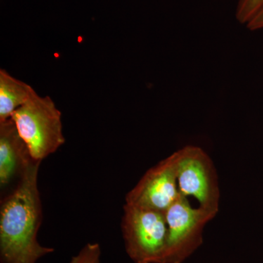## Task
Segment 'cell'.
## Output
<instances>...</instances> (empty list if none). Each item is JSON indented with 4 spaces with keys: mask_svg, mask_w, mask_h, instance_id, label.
I'll return each instance as SVG.
<instances>
[{
    "mask_svg": "<svg viewBox=\"0 0 263 263\" xmlns=\"http://www.w3.org/2000/svg\"><path fill=\"white\" fill-rule=\"evenodd\" d=\"M41 163L32 162L1 203L0 263H37L54 252L52 247L41 245L37 238L43 219L38 188Z\"/></svg>",
    "mask_w": 263,
    "mask_h": 263,
    "instance_id": "obj_1",
    "label": "cell"
},
{
    "mask_svg": "<svg viewBox=\"0 0 263 263\" xmlns=\"http://www.w3.org/2000/svg\"><path fill=\"white\" fill-rule=\"evenodd\" d=\"M11 119L34 160L42 162L65 143L62 113L50 97L36 93Z\"/></svg>",
    "mask_w": 263,
    "mask_h": 263,
    "instance_id": "obj_2",
    "label": "cell"
},
{
    "mask_svg": "<svg viewBox=\"0 0 263 263\" xmlns=\"http://www.w3.org/2000/svg\"><path fill=\"white\" fill-rule=\"evenodd\" d=\"M121 228L134 263H163L167 238L164 213L124 204Z\"/></svg>",
    "mask_w": 263,
    "mask_h": 263,
    "instance_id": "obj_3",
    "label": "cell"
},
{
    "mask_svg": "<svg viewBox=\"0 0 263 263\" xmlns=\"http://www.w3.org/2000/svg\"><path fill=\"white\" fill-rule=\"evenodd\" d=\"M174 154L180 195L186 198L194 197L199 207L216 215L220 202V188L211 157L195 146L183 147Z\"/></svg>",
    "mask_w": 263,
    "mask_h": 263,
    "instance_id": "obj_4",
    "label": "cell"
},
{
    "mask_svg": "<svg viewBox=\"0 0 263 263\" xmlns=\"http://www.w3.org/2000/svg\"><path fill=\"white\" fill-rule=\"evenodd\" d=\"M164 214L167 238L163 263H183L202 245L204 228L216 214L194 208L181 195Z\"/></svg>",
    "mask_w": 263,
    "mask_h": 263,
    "instance_id": "obj_5",
    "label": "cell"
},
{
    "mask_svg": "<svg viewBox=\"0 0 263 263\" xmlns=\"http://www.w3.org/2000/svg\"><path fill=\"white\" fill-rule=\"evenodd\" d=\"M180 193L174 154L148 170L125 197V204L165 213Z\"/></svg>",
    "mask_w": 263,
    "mask_h": 263,
    "instance_id": "obj_6",
    "label": "cell"
},
{
    "mask_svg": "<svg viewBox=\"0 0 263 263\" xmlns=\"http://www.w3.org/2000/svg\"><path fill=\"white\" fill-rule=\"evenodd\" d=\"M35 161L28 147L19 135L13 119L0 122V184L10 183L17 176H22Z\"/></svg>",
    "mask_w": 263,
    "mask_h": 263,
    "instance_id": "obj_7",
    "label": "cell"
},
{
    "mask_svg": "<svg viewBox=\"0 0 263 263\" xmlns=\"http://www.w3.org/2000/svg\"><path fill=\"white\" fill-rule=\"evenodd\" d=\"M35 90L24 81L0 70V122L11 118L19 108L36 94Z\"/></svg>",
    "mask_w": 263,
    "mask_h": 263,
    "instance_id": "obj_8",
    "label": "cell"
},
{
    "mask_svg": "<svg viewBox=\"0 0 263 263\" xmlns=\"http://www.w3.org/2000/svg\"><path fill=\"white\" fill-rule=\"evenodd\" d=\"M263 8V0H239L236 18L240 24H247Z\"/></svg>",
    "mask_w": 263,
    "mask_h": 263,
    "instance_id": "obj_9",
    "label": "cell"
},
{
    "mask_svg": "<svg viewBox=\"0 0 263 263\" xmlns=\"http://www.w3.org/2000/svg\"><path fill=\"white\" fill-rule=\"evenodd\" d=\"M101 255L98 243H88L71 258L70 263H100Z\"/></svg>",
    "mask_w": 263,
    "mask_h": 263,
    "instance_id": "obj_10",
    "label": "cell"
},
{
    "mask_svg": "<svg viewBox=\"0 0 263 263\" xmlns=\"http://www.w3.org/2000/svg\"><path fill=\"white\" fill-rule=\"evenodd\" d=\"M250 30H257L263 29V8L254 15V18L247 24Z\"/></svg>",
    "mask_w": 263,
    "mask_h": 263,
    "instance_id": "obj_11",
    "label": "cell"
}]
</instances>
